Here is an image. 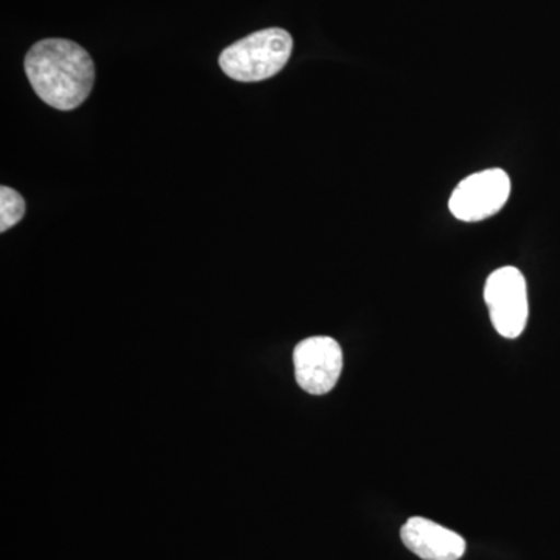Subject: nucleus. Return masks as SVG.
Segmentation results:
<instances>
[{"mask_svg":"<svg viewBox=\"0 0 560 560\" xmlns=\"http://www.w3.org/2000/svg\"><path fill=\"white\" fill-rule=\"evenodd\" d=\"M24 68L36 95L58 110L79 108L94 86V61L73 40H39L28 50Z\"/></svg>","mask_w":560,"mask_h":560,"instance_id":"1","label":"nucleus"},{"mask_svg":"<svg viewBox=\"0 0 560 560\" xmlns=\"http://www.w3.org/2000/svg\"><path fill=\"white\" fill-rule=\"evenodd\" d=\"M293 51V38L282 28H267L226 47L220 68L230 79L254 83L271 79L285 68Z\"/></svg>","mask_w":560,"mask_h":560,"instance_id":"2","label":"nucleus"},{"mask_svg":"<svg viewBox=\"0 0 560 560\" xmlns=\"http://www.w3.org/2000/svg\"><path fill=\"white\" fill-rule=\"evenodd\" d=\"M485 301L490 320L501 337H521L528 323L529 305L526 280L521 270L504 267L493 271L486 280Z\"/></svg>","mask_w":560,"mask_h":560,"instance_id":"3","label":"nucleus"},{"mask_svg":"<svg viewBox=\"0 0 560 560\" xmlns=\"http://www.w3.org/2000/svg\"><path fill=\"white\" fill-rule=\"evenodd\" d=\"M511 179L501 168L474 173L453 190L448 208L453 217L467 223L482 221L499 213L510 200Z\"/></svg>","mask_w":560,"mask_h":560,"instance_id":"4","label":"nucleus"},{"mask_svg":"<svg viewBox=\"0 0 560 560\" xmlns=\"http://www.w3.org/2000/svg\"><path fill=\"white\" fill-rule=\"evenodd\" d=\"M298 385L313 396H324L337 385L342 371V350L330 337L301 341L293 352Z\"/></svg>","mask_w":560,"mask_h":560,"instance_id":"5","label":"nucleus"},{"mask_svg":"<svg viewBox=\"0 0 560 560\" xmlns=\"http://www.w3.org/2000/svg\"><path fill=\"white\" fill-rule=\"evenodd\" d=\"M405 547L423 560H459L466 540L455 530L422 517H412L400 529Z\"/></svg>","mask_w":560,"mask_h":560,"instance_id":"6","label":"nucleus"},{"mask_svg":"<svg viewBox=\"0 0 560 560\" xmlns=\"http://www.w3.org/2000/svg\"><path fill=\"white\" fill-rule=\"evenodd\" d=\"M24 198L11 187H0V231H9L24 219Z\"/></svg>","mask_w":560,"mask_h":560,"instance_id":"7","label":"nucleus"}]
</instances>
